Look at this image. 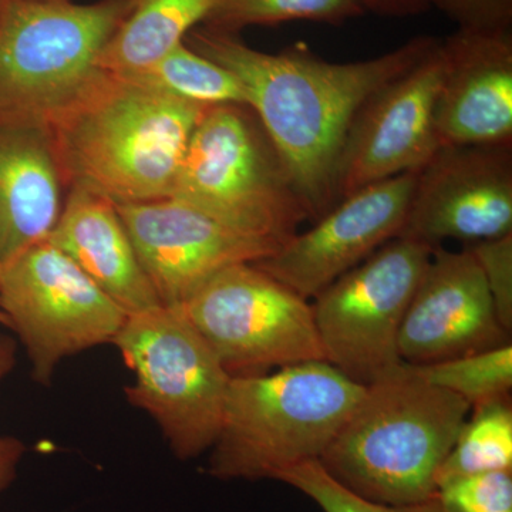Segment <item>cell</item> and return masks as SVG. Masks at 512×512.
<instances>
[{"label":"cell","mask_w":512,"mask_h":512,"mask_svg":"<svg viewBox=\"0 0 512 512\" xmlns=\"http://www.w3.org/2000/svg\"><path fill=\"white\" fill-rule=\"evenodd\" d=\"M184 42L237 77L247 106L316 221L339 202L340 157L357 113L440 40L414 37L386 55L352 63L326 62L303 45L281 53L259 52L234 33L210 28L191 30Z\"/></svg>","instance_id":"obj_1"},{"label":"cell","mask_w":512,"mask_h":512,"mask_svg":"<svg viewBox=\"0 0 512 512\" xmlns=\"http://www.w3.org/2000/svg\"><path fill=\"white\" fill-rule=\"evenodd\" d=\"M208 109L101 73L49 126L67 188L80 185L116 204L170 197Z\"/></svg>","instance_id":"obj_2"},{"label":"cell","mask_w":512,"mask_h":512,"mask_svg":"<svg viewBox=\"0 0 512 512\" xmlns=\"http://www.w3.org/2000/svg\"><path fill=\"white\" fill-rule=\"evenodd\" d=\"M470 404L402 363L366 386L319 463L343 487L377 504L429 500Z\"/></svg>","instance_id":"obj_3"},{"label":"cell","mask_w":512,"mask_h":512,"mask_svg":"<svg viewBox=\"0 0 512 512\" xmlns=\"http://www.w3.org/2000/svg\"><path fill=\"white\" fill-rule=\"evenodd\" d=\"M365 390L326 360L231 377L208 474L218 480H275L288 468L319 460Z\"/></svg>","instance_id":"obj_4"},{"label":"cell","mask_w":512,"mask_h":512,"mask_svg":"<svg viewBox=\"0 0 512 512\" xmlns=\"http://www.w3.org/2000/svg\"><path fill=\"white\" fill-rule=\"evenodd\" d=\"M136 0H12L0 22V126L49 127L103 73Z\"/></svg>","instance_id":"obj_5"},{"label":"cell","mask_w":512,"mask_h":512,"mask_svg":"<svg viewBox=\"0 0 512 512\" xmlns=\"http://www.w3.org/2000/svg\"><path fill=\"white\" fill-rule=\"evenodd\" d=\"M170 197L278 247L312 221L271 138L254 111L239 104L205 111Z\"/></svg>","instance_id":"obj_6"},{"label":"cell","mask_w":512,"mask_h":512,"mask_svg":"<svg viewBox=\"0 0 512 512\" xmlns=\"http://www.w3.org/2000/svg\"><path fill=\"white\" fill-rule=\"evenodd\" d=\"M134 383L128 403L160 427L174 456L191 460L220 434L231 376L180 306L128 315L114 339Z\"/></svg>","instance_id":"obj_7"},{"label":"cell","mask_w":512,"mask_h":512,"mask_svg":"<svg viewBox=\"0 0 512 512\" xmlns=\"http://www.w3.org/2000/svg\"><path fill=\"white\" fill-rule=\"evenodd\" d=\"M180 308L231 377L326 360L308 299L255 264L222 269Z\"/></svg>","instance_id":"obj_8"},{"label":"cell","mask_w":512,"mask_h":512,"mask_svg":"<svg viewBox=\"0 0 512 512\" xmlns=\"http://www.w3.org/2000/svg\"><path fill=\"white\" fill-rule=\"evenodd\" d=\"M0 311L45 386L66 357L113 343L128 316L49 238L0 264Z\"/></svg>","instance_id":"obj_9"},{"label":"cell","mask_w":512,"mask_h":512,"mask_svg":"<svg viewBox=\"0 0 512 512\" xmlns=\"http://www.w3.org/2000/svg\"><path fill=\"white\" fill-rule=\"evenodd\" d=\"M433 251L423 242L394 238L315 296L326 362L363 386L402 365L400 328Z\"/></svg>","instance_id":"obj_10"},{"label":"cell","mask_w":512,"mask_h":512,"mask_svg":"<svg viewBox=\"0 0 512 512\" xmlns=\"http://www.w3.org/2000/svg\"><path fill=\"white\" fill-rule=\"evenodd\" d=\"M512 234V146L441 147L417 173L399 237L436 249Z\"/></svg>","instance_id":"obj_11"},{"label":"cell","mask_w":512,"mask_h":512,"mask_svg":"<svg viewBox=\"0 0 512 512\" xmlns=\"http://www.w3.org/2000/svg\"><path fill=\"white\" fill-rule=\"evenodd\" d=\"M444 72L446 52L439 42L366 101L340 157L339 201L366 185L421 170L440 150L434 114Z\"/></svg>","instance_id":"obj_12"},{"label":"cell","mask_w":512,"mask_h":512,"mask_svg":"<svg viewBox=\"0 0 512 512\" xmlns=\"http://www.w3.org/2000/svg\"><path fill=\"white\" fill-rule=\"evenodd\" d=\"M163 306H180L215 274L255 264L278 245L241 234L177 198L116 204Z\"/></svg>","instance_id":"obj_13"},{"label":"cell","mask_w":512,"mask_h":512,"mask_svg":"<svg viewBox=\"0 0 512 512\" xmlns=\"http://www.w3.org/2000/svg\"><path fill=\"white\" fill-rule=\"evenodd\" d=\"M417 173L396 175L352 192L313 221L312 228L293 235L255 265L302 298H315L399 237L409 214Z\"/></svg>","instance_id":"obj_14"},{"label":"cell","mask_w":512,"mask_h":512,"mask_svg":"<svg viewBox=\"0 0 512 512\" xmlns=\"http://www.w3.org/2000/svg\"><path fill=\"white\" fill-rule=\"evenodd\" d=\"M467 247L434 249L397 340L403 363L430 365L510 342Z\"/></svg>","instance_id":"obj_15"},{"label":"cell","mask_w":512,"mask_h":512,"mask_svg":"<svg viewBox=\"0 0 512 512\" xmlns=\"http://www.w3.org/2000/svg\"><path fill=\"white\" fill-rule=\"evenodd\" d=\"M443 47L434 114L440 148L512 146L511 30L458 29Z\"/></svg>","instance_id":"obj_16"},{"label":"cell","mask_w":512,"mask_h":512,"mask_svg":"<svg viewBox=\"0 0 512 512\" xmlns=\"http://www.w3.org/2000/svg\"><path fill=\"white\" fill-rule=\"evenodd\" d=\"M49 239L128 315L163 306L110 198L80 185L67 188Z\"/></svg>","instance_id":"obj_17"},{"label":"cell","mask_w":512,"mask_h":512,"mask_svg":"<svg viewBox=\"0 0 512 512\" xmlns=\"http://www.w3.org/2000/svg\"><path fill=\"white\" fill-rule=\"evenodd\" d=\"M66 188L49 127L0 126V264L50 237Z\"/></svg>","instance_id":"obj_18"},{"label":"cell","mask_w":512,"mask_h":512,"mask_svg":"<svg viewBox=\"0 0 512 512\" xmlns=\"http://www.w3.org/2000/svg\"><path fill=\"white\" fill-rule=\"evenodd\" d=\"M217 0H136L103 50V72L124 76L141 72L184 42L204 22Z\"/></svg>","instance_id":"obj_19"},{"label":"cell","mask_w":512,"mask_h":512,"mask_svg":"<svg viewBox=\"0 0 512 512\" xmlns=\"http://www.w3.org/2000/svg\"><path fill=\"white\" fill-rule=\"evenodd\" d=\"M121 77L198 106H247L244 90L237 77L225 67L192 50L185 42L175 46L147 69Z\"/></svg>","instance_id":"obj_20"},{"label":"cell","mask_w":512,"mask_h":512,"mask_svg":"<svg viewBox=\"0 0 512 512\" xmlns=\"http://www.w3.org/2000/svg\"><path fill=\"white\" fill-rule=\"evenodd\" d=\"M437 473V488L457 478L512 470L510 397L473 407Z\"/></svg>","instance_id":"obj_21"},{"label":"cell","mask_w":512,"mask_h":512,"mask_svg":"<svg viewBox=\"0 0 512 512\" xmlns=\"http://www.w3.org/2000/svg\"><path fill=\"white\" fill-rule=\"evenodd\" d=\"M414 369L424 380L456 394L473 409L510 397L512 345L507 342L470 355L414 366Z\"/></svg>","instance_id":"obj_22"},{"label":"cell","mask_w":512,"mask_h":512,"mask_svg":"<svg viewBox=\"0 0 512 512\" xmlns=\"http://www.w3.org/2000/svg\"><path fill=\"white\" fill-rule=\"evenodd\" d=\"M365 13L357 0H217L205 28L235 33L256 25L309 20L340 25Z\"/></svg>","instance_id":"obj_23"},{"label":"cell","mask_w":512,"mask_h":512,"mask_svg":"<svg viewBox=\"0 0 512 512\" xmlns=\"http://www.w3.org/2000/svg\"><path fill=\"white\" fill-rule=\"evenodd\" d=\"M275 481L291 485L301 491L313 503L318 504L323 512H451L441 503L439 495L420 503L404 505H387L372 503L359 495L353 494L348 488L340 485L319 460L308 461L276 476Z\"/></svg>","instance_id":"obj_24"},{"label":"cell","mask_w":512,"mask_h":512,"mask_svg":"<svg viewBox=\"0 0 512 512\" xmlns=\"http://www.w3.org/2000/svg\"><path fill=\"white\" fill-rule=\"evenodd\" d=\"M437 495L451 512H512V470L457 478Z\"/></svg>","instance_id":"obj_25"},{"label":"cell","mask_w":512,"mask_h":512,"mask_svg":"<svg viewBox=\"0 0 512 512\" xmlns=\"http://www.w3.org/2000/svg\"><path fill=\"white\" fill-rule=\"evenodd\" d=\"M483 271L495 312L507 332L512 330V234L466 245Z\"/></svg>","instance_id":"obj_26"},{"label":"cell","mask_w":512,"mask_h":512,"mask_svg":"<svg viewBox=\"0 0 512 512\" xmlns=\"http://www.w3.org/2000/svg\"><path fill=\"white\" fill-rule=\"evenodd\" d=\"M458 29L511 30L512 0H433Z\"/></svg>","instance_id":"obj_27"},{"label":"cell","mask_w":512,"mask_h":512,"mask_svg":"<svg viewBox=\"0 0 512 512\" xmlns=\"http://www.w3.org/2000/svg\"><path fill=\"white\" fill-rule=\"evenodd\" d=\"M16 365V342L10 336L0 333V380L12 372ZM25 443L15 437H0V494L8 490L18 476V467Z\"/></svg>","instance_id":"obj_28"},{"label":"cell","mask_w":512,"mask_h":512,"mask_svg":"<svg viewBox=\"0 0 512 512\" xmlns=\"http://www.w3.org/2000/svg\"><path fill=\"white\" fill-rule=\"evenodd\" d=\"M363 10L377 13L383 16H403L417 15L433 6V0H357Z\"/></svg>","instance_id":"obj_29"},{"label":"cell","mask_w":512,"mask_h":512,"mask_svg":"<svg viewBox=\"0 0 512 512\" xmlns=\"http://www.w3.org/2000/svg\"><path fill=\"white\" fill-rule=\"evenodd\" d=\"M10 2L12 0H0V22H2L3 16H5L6 10H8Z\"/></svg>","instance_id":"obj_30"},{"label":"cell","mask_w":512,"mask_h":512,"mask_svg":"<svg viewBox=\"0 0 512 512\" xmlns=\"http://www.w3.org/2000/svg\"><path fill=\"white\" fill-rule=\"evenodd\" d=\"M0 325L8 326V320H6L5 315H3L2 311H0Z\"/></svg>","instance_id":"obj_31"},{"label":"cell","mask_w":512,"mask_h":512,"mask_svg":"<svg viewBox=\"0 0 512 512\" xmlns=\"http://www.w3.org/2000/svg\"><path fill=\"white\" fill-rule=\"evenodd\" d=\"M53 2H63V0H53Z\"/></svg>","instance_id":"obj_32"},{"label":"cell","mask_w":512,"mask_h":512,"mask_svg":"<svg viewBox=\"0 0 512 512\" xmlns=\"http://www.w3.org/2000/svg\"><path fill=\"white\" fill-rule=\"evenodd\" d=\"M47 2H53V0H47Z\"/></svg>","instance_id":"obj_33"}]
</instances>
